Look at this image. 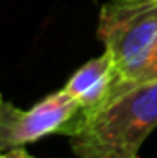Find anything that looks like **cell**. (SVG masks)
<instances>
[{"label": "cell", "instance_id": "1", "mask_svg": "<svg viewBox=\"0 0 157 158\" xmlns=\"http://www.w3.org/2000/svg\"><path fill=\"white\" fill-rule=\"evenodd\" d=\"M157 129V79L115 92L92 112L79 110L61 131L78 158H139Z\"/></svg>", "mask_w": 157, "mask_h": 158}, {"label": "cell", "instance_id": "2", "mask_svg": "<svg viewBox=\"0 0 157 158\" xmlns=\"http://www.w3.org/2000/svg\"><path fill=\"white\" fill-rule=\"evenodd\" d=\"M96 35L117 68V86L133 81L157 50V0L105 2Z\"/></svg>", "mask_w": 157, "mask_h": 158}, {"label": "cell", "instance_id": "3", "mask_svg": "<svg viewBox=\"0 0 157 158\" xmlns=\"http://www.w3.org/2000/svg\"><path fill=\"white\" fill-rule=\"evenodd\" d=\"M78 112V101L63 88L44 96L26 110L0 94V149L24 147L44 136L61 134Z\"/></svg>", "mask_w": 157, "mask_h": 158}, {"label": "cell", "instance_id": "4", "mask_svg": "<svg viewBox=\"0 0 157 158\" xmlns=\"http://www.w3.org/2000/svg\"><path fill=\"white\" fill-rule=\"evenodd\" d=\"M117 83V68L111 57L104 52L102 55L81 64L67 79L63 90L78 101L81 112H92L109 101Z\"/></svg>", "mask_w": 157, "mask_h": 158}, {"label": "cell", "instance_id": "5", "mask_svg": "<svg viewBox=\"0 0 157 158\" xmlns=\"http://www.w3.org/2000/svg\"><path fill=\"white\" fill-rule=\"evenodd\" d=\"M157 79V50L155 53L152 55V59L146 63V66L139 72V76L133 79V81H129V83H126V85H120V86H115V90H113V94L118 92V90H122V88H128V86H133V85H137V83H142V81H154ZM111 94V96H113Z\"/></svg>", "mask_w": 157, "mask_h": 158}, {"label": "cell", "instance_id": "6", "mask_svg": "<svg viewBox=\"0 0 157 158\" xmlns=\"http://www.w3.org/2000/svg\"><path fill=\"white\" fill-rule=\"evenodd\" d=\"M0 158H34V156L24 147H13V149L0 151Z\"/></svg>", "mask_w": 157, "mask_h": 158}, {"label": "cell", "instance_id": "7", "mask_svg": "<svg viewBox=\"0 0 157 158\" xmlns=\"http://www.w3.org/2000/svg\"><path fill=\"white\" fill-rule=\"evenodd\" d=\"M0 151H2V149H0Z\"/></svg>", "mask_w": 157, "mask_h": 158}]
</instances>
